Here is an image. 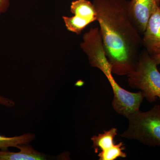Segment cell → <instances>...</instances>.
<instances>
[{"label": "cell", "mask_w": 160, "mask_h": 160, "mask_svg": "<svg viewBox=\"0 0 160 160\" xmlns=\"http://www.w3.org/2000/svg\"><path fill=\"white\" fill-rule=\"evenodd\" d=\"M144 36L142 38V46L151 56L160 53V6H154L147 23Z\"/></svg>", "instance_id": "obj_4"}, {"label": "cell", "mask_w": 160, "mask_h": 160, "mask_svg": "<svg viewBox=\"0 0 160 160\" xmlns=\"http://www.w3.org/2000/svg\"><path fill=\"white\" fill-rule=\"evenodd\" d=\"M70 11L76 17L90 23L97 19L94 5L88 0H75L72 2Z\"/></svg>", "instance_id": "obj_7"}, {"label": "cell", "mask_w": 160, "mask_h": 160, "mask_svg": "<svg viewBox=\"0 0 160 160\" xmlns=\"http://www.w3.org/2000/svg\"><path fill=\"white\" fill-rule=\"evenodd\" d=\"M157 66L145 49L141 52L134 69L127 75L129 86L139 89L150 103L160 99V72Z\"/></svg>", "instance_id": "obj_3"}, {"label": "cell", "mask_w": 160, "mask_h": 160, "mask_svg": "<svg viewBox=\"0 0 160 160\" xmlns=\"http://www.w3.org/2000/svg\"><path fill=\"white\" fill-rule=\"evenodd\" d=\"M155 1L156 3H157L158 5L160 6V0H155Z\"/></svg>", "instance_id": "obj_15"}, {"label": "cell", "mask_w": 160, "mask_h": 160, "mask_svg": "<svg viewBox=\"0 0 160 160\" xmlns=\"http://www.w3.org/2000/svg\"><path fill=\"white\" fill-rule=\"evenodd\" d=\"M125 147L123 146L122 142L116 144L114 147L109 151L105 153H99L98 156L99 160H115L118 158H125L127 156V154L123 152Z\"/></svg>", "instance_id": "obj_11"}, {"label": "cell", "mask_w": 160, "mask_h": 160, "mask_svg": "<svg viewBox=\"0 0 160 160\" xmlns=\"http://www.w3.org/2000/svg\"><path fill=\"white\" fill-rule=\"evenodd\" d=\"M155 0H131L129 1L130 16L140 33H143L151 16L154 6Z\"/></svg>", "instance_id": "obj_5"}, {"label": "cell", "mask_w": 160, "mask_h": 160, "mask_svg": "<svg viewBox=\"0 0 160 160\" xmlns=\"http://www.w3.org/2000/svg\"><path fill=\"white\" fill-rule=\"evenodd\" d=\"M117 134L118 129L112 128L98 136H92L91 139L95 152L98 153L99 150H101L100 153H104L112 149L115 146L114 138Z\"/></svg>", "instance_id": "obj_8"}, {"label": "cell", "mask_w": 160, "mask_h": 160, "mask_svg": "<svg viewBox=\"0 0 160 160\" xmlns=\"http://www.w3.org/2000/svg\"><path fill=\"white\" fill-rule=\"evenodd\" d=\"M151 57L158 66L160 65V53L155 55L151 56Z\"/></svg>", "instance_id": "obj_14"}, {"label": "cell", "mask_w": 160, "mask_h": 160, "mask_svg": "<svg viewBox=\"0 0 160 160\" xmlns=\"http://www.w3.org/2000/svg\"><path fill=\"white\" fill-rule=\"evenodd\" d=\"M35 139L34 133H26L18 136L8 137L0 134V149L7 150L9 147H17L18 145L27 144Z\"/></svg>", "instance_id": "obj_9"}, {"label": "cell", "mask_w": 160, "mask_h": 160, "mask_svg": "<svg viewBox=\"0 0 160 160\" xmlns=\"http://www.w3.org/2000/svg\"><path fill=\"white\" fill-rule=\"evenodd\" d=\"M9 6V0H0V14L6 12Z\"/></svg>", "instance_id": "obj_13"}, {"label": "cell", "mask_w": 160, "mask_h": 160, "mask_svg": "<svg viewBox=\"0 0 160 160\" xmlns=\"http://www.w3.org/2000/svg\"><path fill=\"white\" fill-rule=\"evenodd\" d=\"M129 127L120 135L144 145L160 146V106L155 105L149 111H136L129 116Z\"/></svg>", "instance_id": "obj_2"}, {"label": "cell", "mask_w": 160, "mask_h": 160, "mask_svg": "<svg viewBox=\"0 0 160 160\" xmlns=\"http://www.w3.org/2000/svg\"><path fill=\"white\" fill-rule=\"evenodd\" d=\"M62 18L67 29L77 34H80L83 29L90 24L88 21L80 19L74 16L71 17L63 16Z\"/></svg>", "instance_id": "obj_10"}, {"label": "cell", "mask_w": 160, "mask_h": 160, "mask_svg": "<svg viewBox=\"0 0 160 160\" xmlns=\"http://www.w3.org/2000/svg\"><path fill=\"white\" fill-rule=\"evenodd\" d=\"M97 21L112 73L127 75L138 60L142 38L129 11L127 0H94Z\"/></svg>", "instance_id": "obj_1"}, {"label": "cell", "mask_w": 160, "mask_h": 160, "mask_svg": "<svg viewBox=\"0 0 160 160\" xmlns=\"http://www.w3.org/2000/svg\"><path fill=\"white\" fill-rule=\"evenodd\" d=\"M17 148L18 152H12L2 150L0 151V160H47L46 154L33 149L27 144L18 145Z\"/></svg>", "instance_id": "obj_6"}, {"label": "cell", "mask_w": 160, "mask_h": 160, "mask_svg": "<svg viewBox=\"0 0 160 160\" xmlns=\"http://www.w3.org/2000/svg\"><path fill=\"white\" fill-rule=\"evenodd\" d=\"M0 105L7 107H12L14 106L15 102L14 101L8 98L0 95Z\"/></svg>", "instance_id": "obj_12"}]
</instances>
